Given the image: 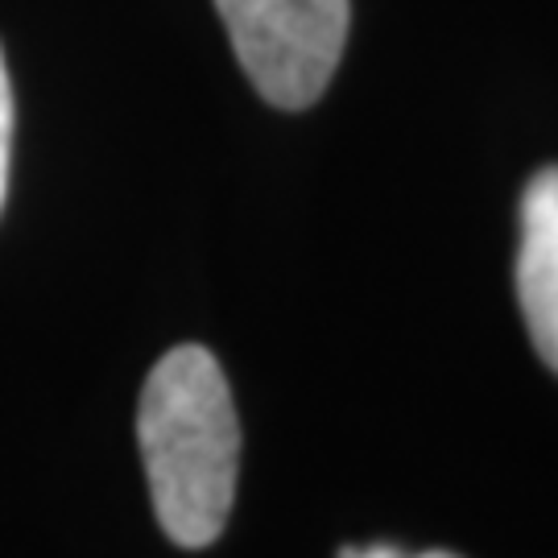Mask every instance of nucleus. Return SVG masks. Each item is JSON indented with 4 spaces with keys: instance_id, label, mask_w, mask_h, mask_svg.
I'll return each instance as SVG.
<instances>
[{
    "instance_id": "obj_1",
    "label": "nucleus",
    "mask_w": 558,
    "mask_h": 558,
    "mask_svg": "<svg viewBox=\"0 0 558 558\" xmlns=\"http://www.w3.org/2000/svg\"><path fill=\"white\" fill-rule=\"evenodd\" d=\"M137 442L161 534L182 550L211 546L236 500L240 422L207 348L182 343L154 364L141 389Z\"/></svg>"
},
{
    "instance_id": "obj_2",
    "label": "nucleus",
    "mask_w": 558,
    "mask_h": 558,
    "mask_svg": "<svg viewBox=\"0 0 558 558\" xmlns=\"http://www.w3.org/2000/svg\"><path fill=\"white\" fill-rule=\"evenodd\" d=\"M244 75L286 112L311 108L348 46V0H216Z\"/></svg>"
},
{
    "instance_id": "obj_3",
    "label": "nucleus",
    "mask_w": 558,
    "mask_h": 558,
    "mask_svg": "<svg viewBox=\"0 0 558 558\" xmlns=\"http://www.w3.org/2000/svg\"><path fill=\"white\" fill-rule=\"evenodd\" d=\"M518 302L534 352L558 373V166L538 170L521 195Z\"/></svg>"
},
{
    "instance_id": "obj_4",
    "label": "nucleus",
    "mask_w": 558,
    "mask_h": 558,
    "mask_svg": "<svg viewBox=\"0 0 558 558\" xmlns=\"http://www.w3.org/2000/svg\"><path fill=\"white\" fill-rule=\"evenodd\" d=\"M9 145H13V83L4 71V54H0V207L9 191Z\"/></svg>"
},
{
    "instance_id": "obj_5",
    "label": "nucleus",
    "mask_w": 558,
    "mask_h": 558,
    "mask_svg": "<svg viewBox=\"0 0 558 558\" xmlns=\"http://www.w3.org/2000/svg\"><path fill=\"white\" fill-rule=\"evenodd\" d=\"M339 558H410V555L398 550V546H348V550H339Z\"/></svg>"
},
{
    "instance_id": "obj_6",
    "label": "nucleus",
    "mask_w": 558,
    "mask_h": 558,
    "mask_svg": "<svg viewBox=\"0 0 558 558\" xmlns=\"http://www.w3.org/2000/svg\"><path fill=\"white\" fill-rule=\"evenodd\" d=\"M410 558H459V555H447V550H426V555H410Z\"/></svg>"
}]
</instances>
